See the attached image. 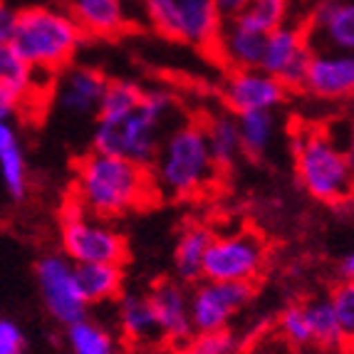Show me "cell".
Returning <instances> with one entry per match:
<instances>
[{
  "instance_id": "ffe728a7",
  "label": "cell",
  "mask_w": 354,
  "mask_h": 354,
  "mask_svg": "<svg viewBox=\"0 0 354 354\" xmlns=\"http://www.w3.org/2000/svg\"><path fill=\"white\" fill-rule=\"evenodd\" d=\"M213 233L203 225H189L178 233L174 245V272L178 283L189 285L203 278V258Z\"/></svg>"
},
{
  "instance_id": "4316f807",
  "label": "cell",
  "mask_w": 354,
  "mask_h": 354,
  "mask_svg": "<svg viewBox=\"0 0 354 354\" xmlns=\"http://www.w3.org/2000/svg\"><path fill=\"white\" fill-rule=\"evenodd\" d=\"M144 97L142 84L131 82V80H109L102 95L97 119H122L129 112H134Z\"/></svg>"
},
{
  "instance_id": "ac0fdd59",
  "label": "cell",
  "mask_w": 354,
  "mask_h": 354,
  "mask_svg": "<svg viewBox=\"0 0 354 354\" xmlns=\"http://www.w3.org/2000/svg\"><path fill=\"white\" fill-rule=\"evenodd\" d=\"M178 40L194 48L213 50L225 20L221 18L216 0H176Z\"/></svg>"
},
{
  "instance_id": "1f68e13d",
  "label": "cell",
  "mask_w": 354,
  "mask_h": 354,
  "mask_svg": "<svg viewBox=\"0 0 354 354\" xmlns=\"http://www.w3.org/2000/svg\"><path fill=\"white\" fill-rule=\"evenodd\" d=\"M149 28L169 40H178V10L176 0H139Z\"/></svg>"
},
{
  "instance_id": "30bf717a",
  "label": "cell",
  "mask_w": 354,
  "mask_h": 354,
  "mask_svg": "<svg viewBox=\"0 0 354 354\" xmlns=\"http://www.w3.org/2000/svg\"><path fill=\"white\" fill-rule=\"evenodd\" d=\"M310 55L313 45L305 23H285L266 35L260 70L280 80L288 89H300Z\"/></svg>"
},
{
  "instance_id": "9c48e42d",
  "label": "cell",
  "mask_w": 354,
  "mask_h": 354,
  "mask_svg": "<svg viewBox=\"0 0 354 354\" xmlns=\"http://www.w3.org/2000/svg\"><path fill=\"white\" fill-rule=\"evenodd\" d=\"M253 300V285L198 280L189 292L194 335L223 332L243 307Z\"/></svg>"
},
{
  "instance_id": "8d00e7d4",
  "label": "cell",
  "mask_w": 354,
  "mask_h": 354,
  "mask_svg": "<svg viewBox=\"0 0 354 354\" xmlns=\"http://www.w3.org/2000/svg\"><path fill=\"white\" fill-rule=\"evenodd\" d=\"M250 0H216V8H218L221 18L223 20H233L238 18L243 10H245V6H248Z\"/></svg>"
},
{
  "instance_id": "7c38bea8",
  "label": "cell",
  "mask_w": 354,
  "mask_h": 354,
  "mask_svg": "<svg viewBox=\"0 0 354 354\" xmlns=\"http://www.w3.org/2000/svg\"><path fill=\"white\" fill-rule=\"evenodd\" d=\"M307 95L325 102H342L354 97V53L313 48L302 87Z\"/></svg>"
},
{
  "instance_id": "484cf974",
  "label": "cell",
  "mask_w": 354,
  "mask_h": 354,
  "mask_svg": "<svg viewBox=\"0 0 354 354\" xmlns=\"http://www.w3.org/2000/svg\"><path fill=\"white\" fill-rule=\"evenodd\" d=\"M67 347L72 354H119L112 332L89 317L67 325Z\"/></svg>"
},
{
  "instance_id": "74e56055",
  "label": "cell",
  "mask_w": 354,
  "mask_h": 354,
  "mask_svg": "<svg viewBox=\"0 0 354 354\" xmlns=\"http://www.w3.org/2000/svg\"><path fill=\"white\" fill-rule=\"evenodd\" d=\"M18 144V131L12 127V119H0V153Z\"/></svg>"
},
{
  "instance_id": "e575fe53",
  "label": "cell",
  "mask_w": 354,
  "mask_h": 354,
  "mask_svg": "<svg viewBox=\"0 0 354 354\" xmlns=\"http://www.w3.org/2000/svg\"><path fill=\"white\" fill-rule=\"evenodd\" d=\"M15 18L18 10L8 6V0H0V42H10L12 30H15Z\"/></svg>"
},
{
  "instance_id": "d590c367",
  "label": "cell",
  "mask_w": 354,
  "mask_h": 354,
  "mask_svg": "<svg viewBox=\"0 0 354 354\" xmlns=\"http://www.w3.org/2000/svg\"><path fill=\"white\" fill-rule=\"evenodd\" d=\"M23 106L25 100H20L18 95L0 87V119H12L18 112H23Z\"/></svg>"
},
{
  "instance_id": "ba28073f",
  "label": "cell",
  "mask_w": 354,
  "mask_h": 354,
  "mask_svg": "<svg viewBox=\"0 0 354 354\" xmlns=\"http://www.w3.org/2000/svg\"><path fill=\"white\" fill-rule=\"evenodd\" d=\"M35 280L42 305L48 315L59 325H72L87 317L89 302L84 300L82 288L77 283L75 263L65 253H48L35 263Z\"/></svg>"
},
{
  "instance_id": "3957f363",
  "label": "cell",
  "mask_w": 354,
  "mask_h": 354,
  "mask_svg": "<svg viewBox=\"0 0 354 354\" xmlns=\"http://www.w3.org/2000/svg\"><path fill=\"white\" fill-rule=\"evenodd\" d=\"M10 42L32 70L55 77L70 67L77 50L82 48L84 32L67 8L30 6L18 10Z\"/></svg>"
},
{
  "instance_id": "f35d334b",
  "label": "cell",
  "mask_w": 354,
  "mask_h": 354,
  "mask_svg": "<svg viewBox=\"0 0 354 354\" xmlns=\"http://www.w3.org/2000/svg\"><path fill=\"white\" fill-rule=\"evenodd\" d=\"M339 270H342V275H344V278L354 280V250L347 255V258L342 260V266H339Z\"/></svg>"
},
{
  "instance_id": "44dd1931",
  "label": "cell",
  "mask_w": 354,
  "mask_h": 354,
  "mask_svg": "<svg viewBox=\"0 0 354 354\" xmlns=\"http://www.w3.org/2000/svg\"><path fill=\"white\" fill-rule=\"evenodd\" d=\"M42 72L32 70V67L20 57V53L12 48V42H0V87L18 95L25 100V104L40 97L45 87L40 84ZM48 77V75H45Z\"/></svg>"
},
{
  "instance_id": "83f0119b",
  "label": "cell",
  "mask_w": 354,
  "mask_h": 354,
  "mask_svg": "<svg viewBox=\"0 0 354 354\" xmlns=\"http://www.w3.org/2000/svg\"><path fill=\"white\" fill-rule=\"evenodd\" d=\"M290 10H292V0H250L236 20L260 35H268L280 25L290 23Z\"/></svg>"
},
{
  "instance_id": "7402d4cb",
  "label": "cell",
  "mask_w": 354,
  "mask_h": 354,
  "mask_svg": "<svg viewBox=\"0 0 354 354\" xmlns=\"http://www.w3.org/2000/svg\"><path fill=\"white\" fill-rule=\"evenodd\" d=\"M75 272L89 305L117 300L124 292V268L117 263H84L75 266Z\"/></svg>"
},
{
  "instance_id": "d4e9b609",
  "label": "cell",
  "mask_w": 354,
  "mask_h": 354,
  "mask_svg": "<svg viewBox=\"0 0 354 354\" xmlns=\"http://www.w3.org/2000/svg\"><path fill=\"white\" fill-rule=\"evenodd\" d=\"M302 305H305L307 322H310V332H313V347L330 349V352L344 349V337L335 310H332L330 297H315V300H307Z\"/></svg>"
},
{
  "instance_id": "f1b7e54d",
  "label": "cell",
  "mask_w": 354,
  "mask_h": 354,
  "mask_svg": "<svg viewBox=\"0 0 354 354\" xmlns=\"http://www.w3.org/2000/svg\"><path fill=\"white\" fill-rule=\"evenodd\" d=\"M0 181L12 201H23L28 196V159L20 144L0 153Z\"/></svg>"
},
{
  "instance_id": "f546056e",
  "label": "cell",
  "mask_w": 354,
  "mask_h": 354,
  "mask_svg": "<svg viewBox=\"0 0 354 354\" xmlns=\"http://www.w3.org/2000/svg\"><path fill=\"white\" fill-rule=\"evenodd\" d=\"M278 335L285 344L292 349H305L313 347V332H310V322H307L305 305L302 302H292V305L283 307L278 315Z\"/></svg>"
},
{
  "instance_id": "5b68a950",
  "label": "cell",
  "mask_w": 354,
  "mask_h": 354,
  "mask_svg": "<svg viewBox=\"0 0 354 354\" xmlns=\"http://www.w3.org/2000/svg\"><path fill=\"white\" fill-rule=\"evenodd\" d=\"M295 176L300 186L319 203L347 201L354 194V169L339 144L322 129H300L292 142Z\"/></svg>"
},
{
  "instance_id": "cb8c5ba5",
  "label": "cell",
  "mask_w": 354,
  "mask_h": 354,
  "mask_svg": "<svg viewBox=\"0 0 354 354\" xmlns=\"http://www.w3.org/2000/svg\"><path fill=\"white\" fill-rule=\"evenodd\" d=\"M236 117L243 153L250 159H263L275 142V129H278L275 112H245L236 114Z\"/></svg>"
},
{
  "instance_id": "603a6c76",
  "label": "cell",
  "mask_w": 354,
  "mask_h": 354,
  "mask_svg": "<svg viewBox=\"0 0 354 354\" xmlns=\"http://www.w3.org/2000/svg\"><path fill=\"white\" fill-rule=\"evenodd\" d=\"M206 131V144L211 151V159L216 164V169H230L236 166L238 156H243L241 147V131H238V117L230 112H218L208 117V122L203 124Z\"/></svg>"
},
{
  "instance_id": "d6986e66",
  "label": "cell",
  "mask_w": 354,
  "mask_h": 354,
  "mask_svg": "<svg viewBox=\"0 0 354 354\" xmlns=\"http://www.w3.org/2000/svg\"><path fill=\"white\" fill-rule=\"evenodd\" d=\"M119 332L129 344H156L161 342L159 322L153 317L151 302L147 292H122L117 297Z\"/></svg>"
},
{
  "instance_id": "836d02e7",
  "label": "cell",
  "mask_w": 354,
  "mask_h": 354,
  "mask_svg": "<svg viewBox=\"0 0 354 354\" xmlns=\"http://www.w3.org/2000/svg\"><path fill=\"white\" fill-rule=\"evenodd\" d=\"M28 352V337L18 322L0 317V354H25Z\"/></svg>"
},
{
  "instance_id": "2e32d148",
  "label": "cell",
  "mask_w": 354,
  "mask_h": 354,
  "mask_svg": "<svg viewBox=\"0 0 354 354\" xmlns=\"http://www.w3.org/2000/svg\"><path fill=\"white\" fill-rule=\"evenodd\" d=\"M70 12L84 37H119L131 28V15L124 0H67Z\"/></svg>"
},
{
  "instance_id": "5bb4252c",
  "label": "cell",
  "mask_w": 354,
  "mask_h": 354,
  "mask_svg": "<svg viewBox=\"0 0 354 354\" xmlns=\"http://www.w3.org/2000/svg\"><path fill=\"white\" fill-rule=\"evenodd\" d=\"M151 302L153 317L159 322L161 339L171 344H186L194 337L191 325V302L189 290L178 280H161L147 292Z\"/></svg>"
},
{
  "instance_id": "8992f818",
  "label": "cell",
  "mask_w": 354,
  "mask_h": 354,
  "mask_svg": "<svg viewBox=\"0 0 354 354\" xmlns=\"http://www.w3.org/2000/svg\"><path fill=\"white\" fill-rule=\"evenodd\" d=\"M59 243L62 253L75 263H117L122 266L129 255L127 238L109 221L84 211L75 198H67L59 211Z\"/></svg>"
},
{
  "instance_id": "ab89813d",
  "label": "cell",
  "mask_w": 354,
  "mask_h": 354,
  "mask_svg": "<svg viewBox=\"0 0 354 354\" xmlns=\"http://www.w3.org/2000/svg\"><path fill=\"white\" fill-rule=\"evenodd\" d=\"M124 3H131V0H124Z\"/></svg>"
},
{
  "instance_id": "52a82bcc",
  "label": "cell",
  "mask_w": 354,
  "mask_h": 354,
  "mask_svg": "<svg viewBox=\"0 0 354 354\" xmlns=\"http://www.w3.org/2000/svg\"><path fill=\"white\" fill-rule=\"evenodd\" d=\"M268 263V248L263 238L253 230H233V233H213L203 258V278L218 283H248Z\"/></svg>"
},
{
  "instance_id": "9a60e30c",
  "label": "cell",
  "mask_w": 354,
  "mask_h": 354,
  "mask_svg": "<svg viewBox=\"0 0 354 354\" xmlns=\"http://www.w3.org/2000/svg\"><path fill=\"white\" fill-rule=\"evenodd\" d=\"M305 28L317 48L354 53V0H317Z\"/></svg>"
},
{
  "instance_id": "4dcf8cb0",
  "label": "cell",
  "mask_w": 354,
  "mask_h": 354,
  "mask_svg": "<svg viewBox=\"0 0 354 354\" xmlns=\"http://www.w3.org/2000/svg\"><path fill=\"white\" fill-rule=\"evenodd\" d=\"M327 297H330L339 330H342L344 349L354 352V280L344 278L342 283H337Z\"/></svg>"
},
{
  "instance_id": "6da1fadb",
  "label": "cell",
  "mask_w": 354,
  "mask_h": 354,
  "mask_svg": "<svg viewBox=\"0 0 354 354\" xmlns=\"http://www.w3.org/2000/svg\"><path fill=\"white\" fill-rule=\"evenodd\" d=\"M151 174L122 156L92 151L77 161L72 178V196L87 213L97 218H117L124 213L139 211L151 201Z\"/></svg>"
},
{
  "instance_id": "7a4b0ae2",
  "label": "cell",
  "mask_w": 354,
  "mask_h": 354,
  "mask_svg": "<svg viewBox=\"0 0 354 354\" xmlns=\"http://www.w3.org/2000/svg\"><path fill=\"white\" fill-rule=\"evenodd\" d=\"M153 191L164 198H191L208 189L218 174L198 122H183L166 131L151 166Z\"/></svg>"
},
{
  "instance_id": "e0dca14e",
  "label": "cell",
  "mask_w": 354,
  "mask_h": 354,
  "mask_svg": "<svg viewBox=\"0 0 354 354\" xmlns=\"http://www.w3.org/2000/svg\"><path fill=\"white\" fill-rule=\"evenodd\" d=\"M263 48H266V35L245 28L241 20L233 18L223 23L211 53L228 70H253V67H260Z\"/></svg>"
},
{
  "instance_id": "277c9868",
  "label": "cell",
  "mask_w": 354,
  "mask_h": 354,
  "mask_svg": "<svg viewBox=\"0 0 354 354\" xmlns=\"http://www.w3.org/2000/svg\"><path fill=\"white\" fill-rule=\"evenodd\" d=\"M176 100L169 89H144V97L134 112L122 119H97L92 149L122 156L139 166H151L164 139V124L171 117Z\"/></svg>"
},
{
  "instance_id": "d6a6232c",
  "label": "cell",
  "mask_w": 354,
  "mask_h": 354,
  "mask_svg": "<svg viewBox=\"0 0 354 354\" xmlns=\"http://www.w3.org/2000/svg\"><path fill=\"white\" fill-rule=\"evenodd\" d=\"M236 352V337L228 330L208 332V335L191 337L181 354H233Z\"/></svg>"
},
{
  "instance_id": "4fadbf2b",
  "label": "cell",
  "mask_w": 354,
  "mask_h": 354,
  "mask_svg": "<svg viewBox=\"0 0 354 354\" xmlns=\"http://www.w3.org/2000/svg\"><path fill=\"white\" fill-rule=\"evenodd\" d=\"M106 82V75L97 67H65L59 75H55V102L70 117L97 114Z\"/></svg>"
},
{
  "instance_id": "8fae6325",
  "label": "cell",
  "mask_w": 354,
  "mask_h": 354,
  "mask_svg": "<svg viewBox=\"0 0 354 354\" xmlns=\"http://www.w3.org/2000/svg\"><path fill=\"white\" fill-rule=\"evenodd\" d=\"M290 89L260 67L230 70L223 87H221V100L230 114L275 112L278 106L285 104Z\"/></svg>"
}]
</instances>
